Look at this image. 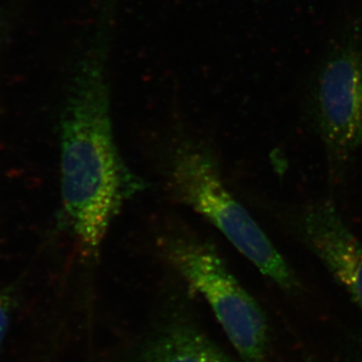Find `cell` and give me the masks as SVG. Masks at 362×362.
<instances>
[{"label":"cell","instance_id":"6da1fadb","mask_svg":"<svg viewBox=\"0 0 362 362\" xmlns=\"http://www.w3.org/2000/svg\"><path fill=\"white\" fill-rule=\"evenodd\" d=\"M59 183L66 225L83 258L99 254L126 202L144 188L117 146L103 62L76 65L59 119Z\"/></svg>","mask_w":362,"mask_h":362},{"label":"cell","instance_id":"7a4b0ae2","mask_svg":"<svg viewBox=\"0 0 362 362\" xmlns=\"http://www.w3.org/2000/svg\"><path fill=\"white\" fill-rule=\"evenodd\" d=\"M168 185L178 201L216 226L272 282L290 294L301 291L296 273L228 190L206 149L199 145L181 144L169 162Z\"/></svg>","mask_w":362,"mask_h":362},{"label":"cell","instance_id":"3957f363","mask_svg":"<svg viewBox=\"0 0 362 362\" xmlns=\"http://www.w3.org/2000/svg\"><path fill=\"white\" fill-rule=\"evenodd\" d=\"M159 244L170 266L206 300L242 358L266 362L270 335L265 313L233 275L216 247L183 230L164 233Z\"/></svg>","mask_w":362,"mask_h":362},{"label":"cell","instance_id":"277c9868","mask_svg":"<svg viewBox=\"0 0 362 362\" xmlns=\"http://www.w3.org/2000/svg\"><path fill=\"white\" fill-rule=\"evenodd\" d=\"M314 109L330 161L344 165L362 148V23L347 25L326 52L317 70Z\"/></svg>","mask_w":362,"mask_h":362},{"label":"cell","instance_id":"5b68a950","mask_svg":"<svg viewBox=\"0 0 362 362\" xmlns=\"http://www.w3.org/2000/svg\"><path fill=\"white\" fill-rule=\"evenodd\" d=\"M300 237L362 310V240L331 202L311 204L298 220Z\"/></svg>","mask_w":362,"mask_h":362},{"label":"cell","instance_id":"8992f818","mask_svg":"<svg viewBox=\"0 0 362 362\" xmlns=\"http://www.w3.org/2000/svg\"><path fill=\"white\" fill-rule=\"evenodd\" d=\"M131 362H235L189 318L170 316L138 347Z\"/></svg>","mask_w":362,"mask_h":362},{"label":"cell","instance_id":"52a82bcc","mask_svg":"<svg viewBox=\"0 0 362 362\" xmlns=\"http://www.w3.org/2000/svg\"><path fill=\"white\" fill-rule=\"evenodd\" d=\"M18 290L16 285L0 287V349L11 326V319L18 306Z\"/></svg>","mask_w":362,"mask_h":362},{"label":"cell","instance_id":"ba28073f","mask_svg":"<svg viewBox=\"0 0 362 362\" xmlns=\"http://www.w3.org/2000/svg\"><path fill=\"white\" fill-rule=\"evenodd\" d=\"M6 35V23L4 14L0 11V57H1L2 49H4V40Z\"/></svg>","mask_w":362,"mask_h":362}]
</instances>
